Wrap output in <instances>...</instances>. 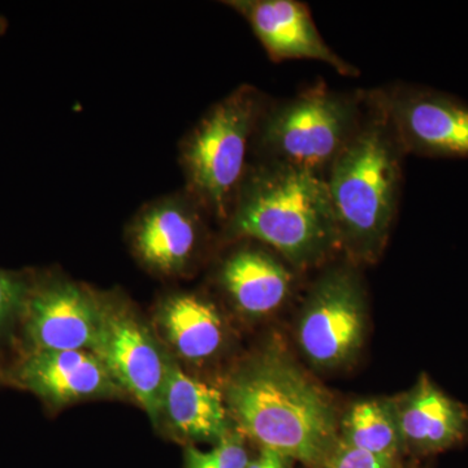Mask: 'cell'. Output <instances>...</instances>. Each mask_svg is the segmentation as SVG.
Returning a JSON list of instances; mask_svg holds the SVG:
<instances>
[{
    "mask_svg": "<svg viewBox=\"0 0 468 468\" xmlns=\"http://www.w3.org/2000/svg\"><path fill=\"white\" fill-rule=\"evenodd\" d=\"M223 393L239 432L261 449L316 467L337 445L334 399L282 351L246 360Z\"/></svg>",
    "mask_w": 468,
    "mask_h": 468,
    "instance_id": "cell-1",
    "label": "cell"
},
{
    "mask_svg": "<svg viewBox=\"0 0 468 468\" xmlns=\"http://www.w3.org/2000/svg\"><path fill=\"white\" fill-rule=\"evenodd\" d=\"M406 153L371 90L354 129L325 176L341 251L354 264L383 254L401 199Z\"/></svg>",
    "mask_w": 468,
    "mask_h": 468,
    "instance_id": "cell-2",
    "label": "cell"
},
{
    "mask_svg": "<svg viewBox=\"0 0 468 468\" xmlns=\"http://www.w3.org/2000/svg\"><path fill=\"white\" fill-rule=\"evenodd\" d=\"M227 233L267 246L297 271L323 266L341 251L325 178L279 163L250 165Z\"/></svg>",
    "mask_w": 468,
    "mask_h": 468,
    "instance_id": "cell-3",
    "label": "cell"
},
{
    "mask_svg": "<svg viewBox=\"0 0 468 468\" xmlns=\"http://www.w3.org/2000/svg\"><path fill=\"white\" fill-rule=\"evenodd\" d=\"M267 104L257 88L239 86L206 112L181 147L189 196L226 224L250 168L249 154Z\"/></svg>",
    "mask_w": 468,
    "mask_h": 468,
    "instance_id": "cell-4",
    "label": "cell"
},
{
    "mask_svg": "<svg viewBox=\"0 0 468 468\" xmlns=\"http://www.w3.org/2000/svg\"><path fill=\"white\" fill-rule=\"evenodd\" d=\"M365 91L334 90L325 82L267 104L254 137L258 162L306 169L325 178L358 124Z\"/></svg>",
    "mask_w": 468,
    "mask_h": 468,
    "instance_id": "cell-5",
    "label": "cell"
},
{
    "mask_svg": "<svg viewBox=\"0 0 468 468\" xmlns=\"http://www.w3.org/2000/svg\"><path fill=\"white\" fill-rule=\"evenodd\" d=\"M356 266L347 260L325 270L302 306L297 340L314 367H344L365 343L366 294Z\"/></svg>",
    "mask_w": 468,
    "mask_h": 468,
    "instance_id": "cell-6",
    "label": "cell"
},
{
    "mask_svg": "<svg viewBox=\"0 0 468 468\" xmlns=\"http://www.w3.org/2000/svg\"><path fill=\"white\" fill-rule=\"evenodd\" d=\"M406 155L468 158V104L427 86L394 84L371 90Z\"/></svg>",
    "mask_w": 468,
    "mask_h": 468,
    "instance_id": "cell-7",
    "label": "cell"
},
{
    "mask_svg": "<svg viewBox=\"0 0 468 468\" xmlns=\"http://www.w3.org/2000/svg\"><path fill=\"white\" fill-rule=\"evenodd\" d=\"M92 353L122 388L159 423L160 399L169 362L155 335L124 302L106 298L103 323Z\"/></svg>",
    "mask_w": 468,
    "mask_h": 468,
    "instance_id": "cell-8",
    "label": "cell"
},
{
    "mask_svg": "<svg viewBox=\"0 0 468 468\" xmlns=\"http://www.w3.org/2000/svg\"><path fill=\"white\" fill-rule=\"evenodd\" d=\"M106 298L68 280L29 291L21 318L32 350L92 351L103 323Z\"/></svg>",
    "mask_w": 468,
    "mask_h": 468,
    "instance_id": "cell-9",
    "label": "cell"
},
{
    "mask_svg": "<svg viewBox=\"0 0 468 468\" xmlns=\"http://www.w3.org/2000/svg\"><path fill=\"white\" fill-rule=\"evenodd\" d=\"M248 20L271 60H316L343 76L358 68L335 54L319 33L310 8L297 0H236L228 3Z\"/></svg>",
    "mask_w": 468,
    "mask_h": 468,
    "instance_id": "cell-10",
    "label": "cell"
},
{
    "mask_svg": "<svg viewBox=\"0 0 468 468\" xmlns=\"http://www.w3.org/2000/svg\"><path fill=\"white\" fill-rule=\"evenodd\" d=\"M201 211L190 196L165 198L147 206L135 218L131 232L138 260L159 275L185 272L201 249Z\"/></svg>",
    "mask_w": 468,
    "mask_h": 468,
    "instance_id": "cell-11",
    "label": "cell"
},
{
    "mask_svg": "<svg viewBox=\"0 0 468 468\" xmlns=\"http://www.w3.org/2000/svg\"><path fill=\"white\" fill-rule=\"evenodd\" d=\"M16 381L54 408L124 393L88 350H30L18 365Z\"/></svg>",
    "mask_w": 468,
    "mask_h": 468,
    "instance_id": "cell-12",
    "label": "cell"
},
{
    "mask_svg": "<svg viewBox=\"0 0 468 468\" xmlns=\"http://www.w3.org/2000/svg\"><path fill=\"white\" fill-rule=\"evenodd\" d=\"M228 254L218 282L237 310L248 318L272 315L292 294L295 270L267 246L250 239Z\"/></svg>",
    "mask_w": 468,
    "mask_h": 468,
    "instance_id": "cell-13",
    "label": "cell"
},
{
    "mask_svg": "<svg viewBox=\"0 0 468 468\" xmlns=\"http://www.w3.org/2000/svg\"><path fill=\"white\" fill-rule=\"evenodd\" d=\"M393 405L402 448L415 454H437L468 440V409L426 374Z\"/></svg>",
    "mask_w": 468,
    "mask_h": 468,
    "instance_id": "cell-14",
    "label": "cell"
},
{
    "mask_svg": "<svg viewBox=\"0 0 468 468\" xmlns=\"http://www.w3.org/2000/svg\"><path fill=\"white\" fill-rule=\"evenodd\" d=\"M189 441L218 442L230 432L232 419L224 393L190 377L175 360L168 366L160 399V419Z\"/></svg>",
    "mask_w": 468,
    "mask_h": 468,
    "instance_id": "cell-15",
    "label": "cell"
},
{
    "mask_svg": "<svg viewBox=\"0 0 468 468\" xmlns=\"http://www.w3.org/2000/svg\"><path fill=\"white\" fill-rule=\"evenodd\" d=\"M156 325L178 358L202 365L226 344V323L218 307L193 292L169 295L156 311Z\"/></svg>",
    "mask_w": 468,
    "mask_h": 468,
    "instance_id": "cell-16",
    "label": "cell"
},
{
    "mask_svg": "<svg viewBox=\"0 0 468 468\" xmlns=\"http://www.w3.org/2000/svg\"><path fill=\"white\" fill-rule=\"evenodd\" d=\"M341 441L387 460L396 461L403 449L393 402L365 399L354 403L341 421Z\"/></svg>",
    "mask_w": 468,
    "mask_h": 468,
    "instance_id": "cell-17",
    "label": "cell"
},
{
    "mask_svg": "<svg viewBox=\"0 0 468 468\" xmlns=\"http://www.w3.org/2000/svg\"><path fill=\"white\" fill-rule=\"evenodd\" d=\"M29 289L21 280L0 272V334L23 314Z\"/></svg>",
    "mask_w": 468,
    "mask_h": 468,
    "instance_id": "cell-18",
    "label": "cell"
},
{
    "mask_svg": "<svg viewBox=\"0 0 468 468\" xmlns=\"http://www.w3.org/2000/svg\"><path fill=\"white\" fill-rule=\"evenodd\" d=\"M325 468H397L396 461L359 451L338 440L334 452L324 463Z\"/></svg>",
    "mask_w": 468,
    "mask_h": 468,
    "instance_id": "cell-19",
    "label": "cell"
},
{
    "mask_svg": "<svg viewBox=\"0 0 468 468\" xmlns=\"http://www.w3.org/2000/svg\"><path fill=\"white\" fill-rule=\"evenodd\" d=\"M242 436L230 431L212 451L206 452L208 460L218 468H248L250 462Z\"/></svg>",
    "mask_w": 468,
    "mask_h": 468,
    "instance_id": "cell-20",
    "label": "cell"
},
{
    "mask_svg": "<svg viewBox=\"0 0 468 468\" xmlns=\"http://www.w3.org/2000/svg\"><path fill=\"white\" fill-rule=\"evenodd\" d=\"M288 458L282 457L279 452L261 449L260 457L250 462L248 468H289Z\"/></svg>",
    "mask_w": 468,
    "mask_h": 468,
    "instance_id": "cell-21",
    "label": "cell"
},
{
    "mask_svg": "<svg viewBox=\"0 0 468 468\" xmlns=\"http://www.w3.org/2000/svg\"><path fill=\"white\" fill-rule=\"evenodd\" d=\"M186 468H218L208 460L206 452L189 448L186 451Z\"/></svg>",
    "mask_w": 468,
    "mask_h": 468,
    "instance_id": "cell-22",
    "label": "cell"
}]
</instances>
